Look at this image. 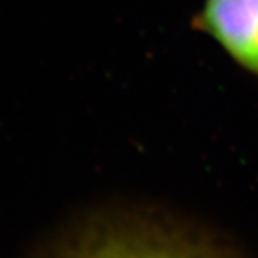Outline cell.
<instances>
[{"label":"cell","instance_id":"6da1fadb","mask_svg":"<svg viewBox=\"0 0 258 258\" xmlns=\"http://www.w3.org/2000/svg\"><path fill=\"white\" fill-rule=\"evenodd\" d=\"M194 23L258 75V0H205Z\"/></svg>","mask_w":258,"mask_h":258},{"label":"cell","instance_id":"7a4b0ae2","mask_svg":"<svg viewBox=\"0 0 258 258\" xmlns=\"http://www.w3.org/2000/svg\"><path fill=\"white\" fill-rule=\"evenodd\" d=\"M134 258H168V257H154V255H148V257H134Z\"/></svg>","mask_w":258,"mask_h":258}]
</instances>
